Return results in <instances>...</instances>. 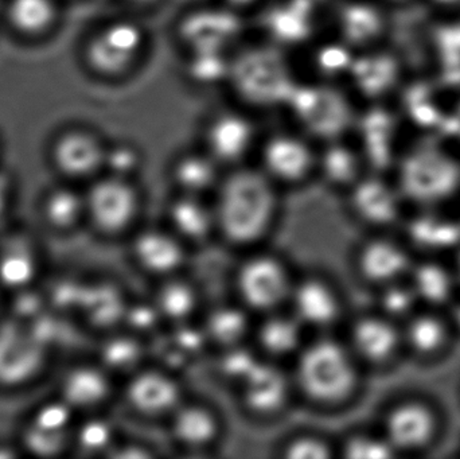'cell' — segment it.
<instances>
[{"instance_id": "cell-1", "label": "cell", "mask_w": 460, "mask_h": 459, "mask_svg": "<svg viewBox=\"0 0 460 459\" xmlns=\"http://www.w3.org/2000/svg\"><path fill=\"white\" fill-rule=\"evenodd\" d=\"M272 181L262 170H235L221 182L216 224L234 243L254 242L267 232L276 209Z\"/></svg>"}, {"instance_id": "cell-2", "label": "cell", "mask_w": 460, "mask_h": 459, "mask_svg": "<svg viewBox=\"0 0 460 459\" xmlns=\"http://www.w3.org/2000/svg\"><path fill=\"white\" fill-rule=\"evenodd\" d=\"M296 376L300 388L313 401H343L358 382L356 355L332 340H321L300 353Z\"/></svg>"}, {"instance_id": "cell-3", "label": "cell", "mask_w": 460, "mask_h": 459, "mask_svg": "<svg viewBox=\"0 0 460 459\" xmlns=\"http://www.w3.org/2000/svg\"><path fill=\"white\" fill-rule=\"evenodd\" d=\"M228 80L243 100L257 107L286 105L296 86L276 48H253L230 58Z\"/></svg>"}, {"instance_id": "cell-4", "label": "cell", "mask_w": 460, "mask_h": 459, "mask_svg": "<svg viewBox=\"0 0 460 459\" xmlns=\"http://www.w3.org/2000/svg\"><path fill=\"white\" fill-rule=\"evenodd\" d=\"M147 42V31L137 22H111L89 40L86 62L93 72L104 77H119L137 66Z\"/></svg>"}, {"instance_id": "cell-5", "label": "cell", "mask_w": 460, "mask_h": 459, "mask_svg": "<svg viewBox=\"0 0 460 459\" xmlns=\"http://www.w3.org/2000/svg\"><path fill=\"white\" fill-rule=\"evenodd\" d=\"M296 120L313 137L324 142L340 139L353 124L348 99L330 85L295 86L288 102Z\"/></svg>"}, {"instance_id": "cell-6", "label": "cell", "mask_w": 460, "mask_h": 459, "mask_svg": "<svg viewBox=\"0 0 460 459\" xmlns=\"http://www.w3.org/2000/svg\"><path fill=\"white\" fill-rule=\"evenodd\" d=\"M460 188V167L439 151L426 150L405 159L400 170V193L420 205H437Z\"/></svg>"}, {"instance_id": "cell-7", "label": "cell", "mask_w": 460, "mask_h": 459, "mask_svg": "<svg viewBox=\"0 0 460 459\" xmlns=\"http://www.w3.org/2000/svg\"><path fill=\"white\" fill-rule=\"evenodd\" d=\"M442 417L431 402L419 396L402 399L389 407L383 419V436L396 453L431 449L439 439Z\"/></svg>"}, {"instance_id": "cell-8", "label": "cell", "mask_w": 460, "mask_h": 459, "mask_svg": "<svg viewBox=\"0 0 460 459\" xmlns=\"http://www.w3.org/2000/svg\"><path fill=\"white\" fill-rule=\"evenodd\" d=\"M86 220L104 234L123 232L135 220L139 197L129 178L107 174L85 191Z\"/></svg>"}, {"instance_id": "cell-9", "label": "cell", "mask_w": 460, "mask_h": 459, "mask_svg": "<svg viewBox=\"0 0 460 459\" xmlns=\"http://www.w3.org/2000/svg\"><path fill=\"white\" fill-rule=\"evenodd\" d=\"M243 31L237 11L221 7L201 8L181 19L178 38L189 51L223 50L232 45Z\"/></svg>"}, {"instance_id": "cell-10", "label": "cell", "mask_w": 460, "mask_h": 459, "mask_svg": "<svg viewBox=\"0 0 460 459\" xmlns=\"http://www.w3.org/2000/svg\"><path fill=\"white\" fill-rule=\"evenodd\" d=\"M243 302L257 310H270L291 294L288 274L278 259L256 256L243 264L237 277Z\"/></svg>"}, {"instance_id": "cell-11", "label": "cell", "mask_w": 460, "mask_h": 459, "mask_svg": "<svg viewBox=\"0 0 460 459\" xmlns=\"http://www.w3.org/2000/svg\"><path fill=\"white\" fill-rule=\"evenodd\" d=\"M105 147L99 137L83 129L65 132L54 143V166L70 181L89 180L104 169Z\"/></svg>"}, {"instance_id": "cell-12", "label": "cell", "mask_w": 460, "mask_h": 459, "mask_svg": "<svg viewBox=\"0 0 460 459\" xmlns=\"http://www.w3.org/2000/svg\"><path fill=\"white\" fill-rule=\"evenodd\" d=\"M313 148L297 134H273L261 147L262 172L273 181L296 182L315 164Z\"/></svg>"}, {"instance_id": "cell-13", "label": "cell", "mask_w": 460, "mask_h": 459, "mask_svg": "<svg viewBox=\"0 0 460 459\" xmlns=\"http://www.w3.org/2000/svg\"><path fill=\"white\" fill-rule=\"evenodd\" d=\"M402 347L419 360L439 357L450 347L456 331L439 309L420 307L402 323Z\"/></svg>"}, {"instance_id": "cell-14", "label": "cell", "mask_w": 460, "mask_h": 459, "mask_svg": "<svg viewBox=\"0 0 460 459\" xmlns=\"http://www.w3.org/2000/svg\"><path fill=\"white\" fill-rule=\"evenodd\" d=\"M254 137V124L243 112L217 113L205 128L207 153L221 163H237L253 147Z\"/></svg>"}, {"instance_id": "cell-15", "label": "cell", "mask_w": 460, "mask_h": 459, "mask_svg": "<svg viewBox=\"0 0 460 459\" xmlns=\"http://www.w3.org/2000/svg\"><path fill=\"white\" fill-rule=\"evenodd\" d=\"M415 263L407 245L388 237L370 240L358 255L362 277L380 287L404 280V278L408 279Z\"/></svg>"}, {"instance_id": "cell-16", "label": "cell", "mask_w": 460, "mask_h": 459, "mask_svg": "<svg viewBox=\"0 0 460 459\" xmlns=\"http://www.w3.org/2000/svg\"><path fill=\"white\" fill-rule=\"evenodd\" d=\"M356 357L381 366L404 349L402 325L386 315L359 318L351 331V347Z\"/></svg>"}, {"instance_id": "cell-17", "label": "cell", "mask_w": 460, "mask_h": 459, "mask_svg": "<svg viewBox=\"0 0 460 459\" xmlns=\"http://www.w3.org/2000/svg\"><path fill=\"white\" fill-rule=\"evenodd\" d=\"M381 3L372 0H348L338 7V37L354 50H367L383 38L386 15Z\"/></svg>"}, {"instance_id": "cell-18", "label": "cell", "mask_w": 460, "mask_h": 459, "mask_svg": "<svg viewBox=\"0 0 460 459\" xmlns=\"http://www.w3.org/2000/svg\"><path fill=\"white\" fill-rule=\"evenodd\" d=\"M402 196L399 189L396 190L383 181L361 178L353 185L351 205L365 223L385 226L399 218Z\"/></svg>"}, {"instance_id": "cell-19", "label": "cell", "mask_w": 460, "mask_h": 459, "mask_svg": "<svg viewBox=\"0 0 460 459\" xmlns=\"http://www.w3.org/2000/svg\"><path fill=\"white\" fill-rule=\"evenodd\" d=\"M127 398L137 411L147 415L164 414L177 409L180 388L164 372H139L132 377L127 388Z\"/></svg>"}, {"instance_id": "cell-20", "label": "cell", "mask_w": 460, "mask_h": 459, "mask_svg": "<svg viewBox=\"0 0 460 459\" xmlns=\"http://www.w3.org/2000/svg\"><path fill=\"white\" fill-rule=\"evenodd\" d=\"M110 390V379L102 366L83 364L73 366L62 377L59 395L75 411H86L102 404Z\"/></svg>"}, {"instance_id": "cell-21", "label": "cell", "mask_w": 460, "mask_h": 459, "mask_svg": "<svg viewBox=\"0 0 460 459\" xmlns=\"http://www.w3.org/2000/svg\"><path fill=\"white\" fill-rule=\"evenodd\" d=\"M241 384L246 406L260 414L275 412L288 395V383L283 372L260 361Z\"/></svg>"}, {"instance_id": "cell-22", "label": "cell", "mask_w": 460, "mask_h": 459, "mask_svg": "<svg viewBox=\"0 0 460 459\" xmlns=\"http://www.w3.org/2000/svg\"><path fill=\"white\" fill-rule=\"evenodd\" d=\"M295 317L308 325L323 326L338 314V299L332 287L318 279H307L295 286L289 294Z\"/></svg>"}, {"instance_id": "cell-23", "label": "cell", "mask_w": 460, "mask_h": 459, "mask_svg": "<svg viewBox=\"0 0 460 459\" xmlns=\"http://www.w3.org/2000/svg\"><path fill=\"white\" fill-rule=\"evenodd\" d=\"M314 13L295 0L276 4L265 16V29L275 42L297 45L313 34Z\"/></svg>"}, {"instance_id": "cell-24", "label": "cell", "mask_w": 460, "mask_h": 459, "mask_svg": "<svg viewBox=\"0 0 460 459\" xmlns=\"http://www.w3.org/2000/svg\"><path fill=\"white\" fill-rule=\"evenodd\" d=\"M34 340L21 331L0 333V379L4 383H22L38 371L40 353Z\"/></svg>"}, {"instance_id": "cell-25", "label": "cell", "mask_w": 460, "mask_h": 459, "mask_svg": "<svg viewBox=\"0 0 460 459\" xmlns=\"http://www.w3.org/2000/svg\"><path fill=\"white\" fill-rule=\"evenodd\" d=\"M408 280L418 294L421 305L427 307L443 309L451 304L456 294V275L437 261L415 263Z\"/></svg>"}, {"instance_id": "cell-26", "label": "cell", "mask_w": 460, "mask_h": 459, "mask_svg": "<svg viewBox=\"0 0 460 459\" xmlns=\"http://www.w3.org/2000/svg\"><path fill=\"white\" fill-rule=\"evenodd\" d=\"M134 255L148 271L169 274L182 263V247L175 237L159 231L142 232L135 239Z\"/></svg>"}, {"instance_id": "cell-27", "label": "cell", "mask_w": 460, "mask_h": 459, "mask_svg": "<svg viewBox=\"0 0 460 459\" xmlns=\"http://www.w3.org/2000/svg\"><path fill=\"white\" fill-rule=\"evenodd\" d=\"M42 217L54 231H72L86 220L85 193L70 186L50 189L42 201Z\"/></svg>"}, {"instance_id": "cell-28", "label": "cell", "mask_w": 460, "mask_h": 459, "mask_svg": "<svg viewBox=\"0 0 460 459\" xmlns=\"http://www.w3.org/2000/svg\"><path fill=\"white\" fill-rule=\"evenodd\" d=\"M348 77L362 96L376 97L391 85L394 64L391 57L367 49L356 56Z\"/></svg>"}, {"instance_id": "cell-29", "label": "cell", "mask_w": 460, "mask_h": 459, "mask_svg": "<svg viewBox=\"0 0 460 459\" xmlns=\"http://www.w3.org/2000/svg\"><path fill=\"white\" fill-rule=\"evenodd\" d=\"M215 415L201 406L178 407L172 418V431L181 444L201 447L215 439L217 434Z\"/></svg>"}, {"instance_id": "cell-30", "label": "cell", "mask_w": 460, "mask_h": 459, "mask_svg": "<svg viewBox=\"0 0 460 459\" xmlns=\"http://www.w3.org/2000/svg\"><path fill=\"white\" fill-rule=\"evenodd\" d=\"M172 175L185 194L199 196L217 181V161L208 153H188L175 161Z\"/></svg>"}, {"instance_id": "cell-31", "label": "cell", "mask_w": 460, "mask_h": 459, "mask_svg": "<svg viewBox=\"0 0 460 459\" xmlns=\"http://www.w3.org/2000/svg\"><path fill=\"white\" fill-rule=\"evenodd\" d=\"M170 217L178 234L193 240L202 239L217 225L215 210L209 209L199 196L190 194H185L174 202Z\"/></svg>"}, {"instance_id": "cell-32", "label": "cell", "mask_w": 460, "mask_h": 459, "mask_svg": "<svg viewBox=\"0 0 460 459\" xmlns=\"http://www.w3.org/2000/svg\"><path fill=\"white\" fill-rule=\"evenodd\" d=\"M316 162L326 180L335 185H354L358 181L359 156L340 139L326 142Z\"/></svg>"}, {"instance_id": "cell-33", "label": "cell", "mask_w": 460, "mask_h": 459, "mask_svg": "<svg viewBox=\"0 0 460 459\" xmlns=\"http://www.w3.org/2000/svg\"><path fill=\"white\" fill-rule=\"evenodd\" d=\"M356 58V50L345 40H324L311 53V64L322 81H334L348 77Z\"/></svg>"}, {"instance_id": "cell-34", "label": "cell", "mask_w": 460, "mask_h": 459, "mask_svg": "<svg viewBox=\"0 0 460 459\" xmlns=\"http://www.w3.org/2000/svg\"><path fill=\"white\" fill-rule=\"evenodd\" d=\"M8 21L13 29L27 35L46 31L56 19L53 0H10Z\"/></svg>"}, {"instance_id": "cell-35", "label": "cell", "mask_w": 460, "mask_h": 459, "mask_svg": "<svg viewBox=\"0 0 460 459\" xmlns=\"http://www.w3.org/2000/svg\"><path fill=\"white\" fill-rule=\"evenodd\" d=\"M300 323L302 322L295 315L294 317L275 315L268 318L259 331L262 348L275 356L295 352L302 337Z\"/></svg>"}, {"instance_id": "cell-36", "label": "cell", "mask_w": 460, "mask_h": 459, "mask_svg": "<svg viewBox=\"0 0 460 459\" xmlns=\"http://www.w3.org/2000/svg\"><path fill=\"white\" fill-rule=\"evenodd\" d=\"M381 288H383V294H381L380 302L383 314L396 322L399 321L404 322L413 313L420 309V299L413 290L410 280L407 283L404 280H399Z\"/></svg>"}, {"instance_id": "cell-37", "label": "cell", "mask_w": 460, "mask_h": 459, "mask_svg": "<svg viewBox=\"0 0 460 459\" xmlns=\"http://www.w3.org/2000/svg\"><path fill=\"white\" fill-rule=\"evenodd\" d=\"M248 329V321L243 310L223 306L212 312L208 318L207 331L210 339L224 345H235Z\"/></svg>"}, {"instance_id": "cell-38", "label": "cell", "mask_w": 460, "mask_h": 459, "mask_svg": "<svg viewBox=\"0 0 460 459\" xmlns=\"http://www.w3.org/2000/svg\"><path fill=\"white\" fill-rule=\"evenodd\" d=\"M189 59L190 78L199 84L212 85L221 80H228L230 59L223 50H193Z\"/></svg>"}, {"instance_id": "cell-39", "label": "cell", "mask_w": 460, "mask_h": 459, "mask_svg": "<svg viewBox=\"0 0 460 459\" xmlns=\"http://www.w3.org/2000/svg\"><path fill=\"white\" fill-rule=\"evenodd\" d=\"M156 307L169 320H186L196 307V294L186 283H167L159 291Z\"/></svg>"}, {"instance_id": "cell-40", "label": "cell", "mask_w": 460, "mask_h": 459, "mask_svg": "<svg viewBox=\"0 0 460 459\" xmlns=\"http://www.w3.org/2000/svg\"><path fill=\"white\" fill-rule=\"evenodd\" d=\"M73 412L75 410L59 398V401L38 407L29 425L50 433L69 434L72 428Z\"/></svg>"}, {"instance_id": "cell-41", "label": "cell", "mask_w": 460, "mask_h": 459, "mask_svg": "<svg viewBox=\"0 0 460 459\" xmlns=\"http://www.w3.org/2000/svg\"><path fill=\"white\" fill-rule=\"evenodd\" d=\"M345 455L351 459H383L394 457L396 452L392 449L383 434H359L349 439L345 446Z\"/></svg>"}, {"instance_id": "cell-42", "label": "cell", "mask_w": 460, "mask_h": 459, "mask_svg": "<svg viewBox=\"0 0 460 459\" xmlns=\"http://www.w3.org/2000/svg\"><path fill=\"white\" fill-rule=\"evenodd\" d=\"M102 356L105 366L118 371H124L137 363L140 357V348L135 340L128 337H115L105 342Z\"/></svg>"}, {"instance_id": "cell-43", "label": "cell", "mask_w": 460, "mask_h": 459, "mask_svg": "<svg viewBox=\"0 0 460 459\" xmlns=\"http://www.w3.org/2000/svg\"><path fill=\"white\" fill-rule=\"evenodd\" d=\"M142 155L135 146L120 143L105 150L104 169L107 174L129 178L140 167Z\"/></svg>"}, {"instance_id": "cell-44", "label": "cell", "mask_w": 460, "mask_h": 459, "mask_svg": "<svg viewBox=\"0 0 460 459\" xmlns=\"http://www.w3.org/2000/svg\"><path fill=\"white\" fill-rule=\"evenodd\" d=\"M112 428L105 420L93 419L86 420L75 433V441L78 446L89 453L102 452L110 449L112 442Z\"/></svg>"}, {"instance_id": "cell-45", "label": "cell", "mask_w": 460, "mask_h": 459, "mask_svg": "<svg viewBox=\"0 0 460 459\" xmlns=\"http://www.w3.org/2000/svg\"><path fill=\"white\" fill-rule=\"evenodd\" d=\"M330 455V447L316 437H299L286 447V457L292 459H324Z\"/></svg>"}, {"instance_id": "cell-46", "label": "cell", "mask_w": 460, "mask_h": 459, "mask_svg": "<svg viewBox=\"0 0 460 459\" xmlns=\"http://www.w3.org/2000/svg\"><path fill=\"white\" fill-rule=\"evenodd\" d=\"M257 364L259 361L249 350L234 347L223 358V371L233 379L243 382Z\"/></svg>"}, {"instance_id": "cell-47", "label": "cell", "mask_w": 460, "mask_h": 459, "mask_svg": "<svg viewBox=\"0 0 460 459\" xmlns=\"http://www.w3.org/2000/svg\"><path fill=\"white\" fill-rule=\"evenodd\" d=\"M159 313L158 307L155 306H137L127 307L126 320L139 331H148L154 323L156 322Z\"/></svg>"}, {"instance_id": "cell-48", "label": "cell", "mask_w": 460, "mask_h": 459, "mask_svg": "<svg viewBox=\"0 0 460 459\" xmlns=\"http://www.w3.org/2000/svg\"><path fill=\"white\" fill-rule=\"evenodd\" d=\"M435 8L442 11H456L460 8V0H429Z\"/></svg>"}, {"instance_id": "cell-49", "label": "cell", "mask_w": 460, "mask_h": 459, "mask_svg": "<svg viewBox=\"0 0 460 459\" xmlns=\"http://www.w3.org/2000/svg\"><path fill=\"white\" fill-rule=\"evenodd\" d=\"M257 2H259V0H223V4L238 13L240 10L252 7V5L256 4Z\"/></svg>"}, {"instance_id": "cell-50", "label": "cell", "mask_w": 460, "mask_h": 459, "mask_svg": "<svg viewBox=\"0 0 460 459\" xmlns=\"http://www.w3.org/2000/svg\"><path fill=\"white\" fill-rule=\"evenodd\" d=\"M295 2L299 3V4L305 5L308 10L315 11L318 8V5H321L324 0H295Z\"/></svg>"}, {"instance_id": "cell-51", "label": "cell", "mask_w": 460, "mask_h": 459, "mask_svg": "<svg viewBox=\"0 0 460 459\" xmlns=\"http://www.w3.org/2000/svg\"><path fill=\"white\" fill-rule=\"evenodd\" d=\"M134 5H140V7H147V5L155 4L159 0H128Z\"/></svg>"}, {"instance_id": "cell-52", "label": "cell", "mask_w": 460, "mask_h": 459, "mask_svg": "<svg viewBox=\"0 0 460 459\" xmlns=\"http://www.w3.org/2000/svg\"><path fill=\"white\" fill-rule=\"evenodd\" d=\"M384 4L391 5H404L405 3L411 2V0H383Z\"/></svg>"}]
</instances>
